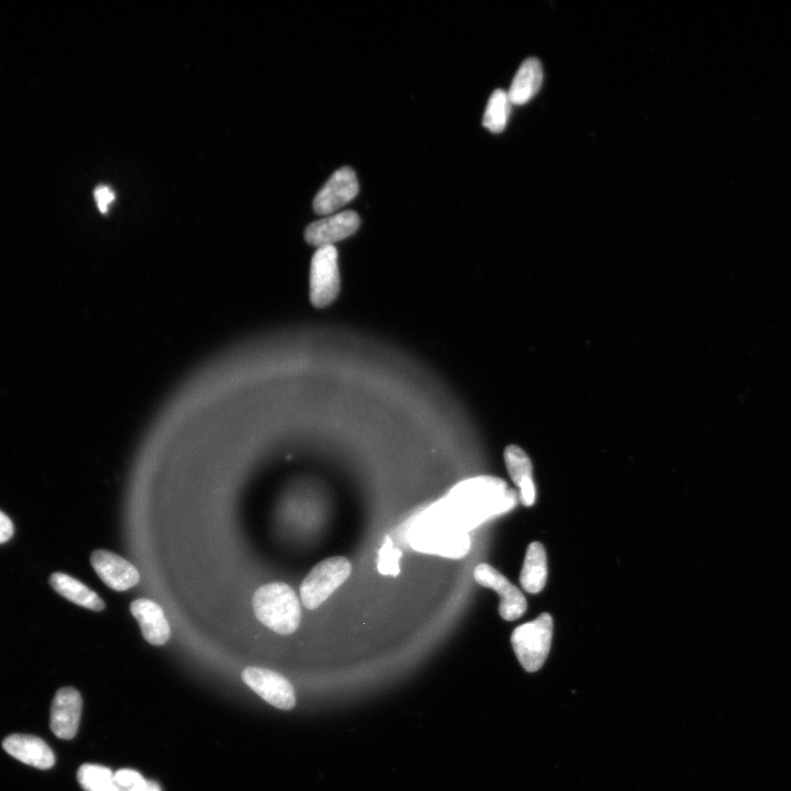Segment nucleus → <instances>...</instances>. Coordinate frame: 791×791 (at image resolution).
I'll use <instances>...</instances> for the list:
<instances>
[{
	"label": "nucleus",
	"mask_w": 791,
	"mask_h": 791,
	"mask_svg": "<svg viewBox=\"0 0 791 791\" xmlns=\"http://www.w3.org/2000/svg\"><path fill=\"white\" fill-rule=\"evenodd\" d=\"M255 617L278 634H292L299 628L302 608L291 586L272 583L260 587L253 597Z\"/></svg>",
	"instance_id": "nucleus-2"
},
{
	"label": "nucleus",
	"mask_w": 791,
	"mask_h": 791,
	"mask_svg": "<svg viewBox=\"0 0 791 791\" xmlns=\"http://www.w3.org/2000/svg\"><path fill=\"white\" fill-rule=\"evenodd\" d=\"M543 83V69L539 60L528 59L520 66L508 91L512 105H525L537 95Z\"/></svg>",
	"instance_id": "nucleus-16"
},
{
	"label": "nucleus",
	"mask_w": 791,
	"mask_h": 791,
	"mask_svg": "<svg viewBox=\"0 0 791 791\" xmlns=\"http://www.w3.org/2000/svg\"><path fill=\"white\" fill-rule=\"evenodd\" d=\"M511 106L508 93L497 89L488 100L483 120L484 127L495 133L503 132L508 124Z\"/></svg>",
	"instance_id": "nucleus-19"
},
{
	"label": "nucleus",
	"mask_w": 791,
	"mask_h": 791,
	"mask_svg": "<svg viewBox=\"0 0 791 791\" xmlns=\"http://www.w3.org/2000/svg\"><path fill=\"white\" fill-rule=\"evenodd\" d=\"M411 547L420 552L461 559L469 553L471 539L467 532L454 528L427 511L409 530Z\"/></svg>",
	"instance_id": "nucleus-3"
},
{
	"label": "nucleus",
	"mask_w": 791,
	"mask_h": 791,
	"mask_svg": "<svg viewBox=\"0 0 791 791\" xmlns=\"http://www.w3.org/2000/svg\"><path fill=\"white\" fill-rule=\"evenodd\" d=\"M91 564L99 578L116 592H126L140 582L137 568L113 552L95 551L91 556Z\"/></svg>",
	"instance_id": "nucleus-11"
},
{
	"label": "nucleus",
	"mask_w": 791,
	"mask_h": 791,
	"mask_svg": "<svg viewBox=\"0 0 791 791\" xmlns=\"http://www.w3.org/2000/svg\"><path fill=\"white\" fill-rule=\"evenodd\" d=\"M15 532L14 523L0 510V544L8 542L13 538Z\"/></svg>",
	"instance_id": "nucleus-24"
},
{
	"label": "nucleus",
	"mask_w": 791,
	"mask_h": 791,
	"mask_svg": "<svg viewBox=\"0 0 791 791\" xmlns=\"http://www.w3.org/2000/svg\"><path fill=\"white\" fill-rule=\"evenodd\" d=\"M50 584L55 592L77 606L97 612L106 608L103 599L94 590L68 574L54 573L50 577Z\"/></svg>",
	"instance_id": "nucleus-17"
},
{
	"label": "nucleus",
	"mask_w": 791,
	"mask_h": 791,
	"mask_svg": "<svg viewBox=\"0 0 791 791\" xmlns=\"http://www.w3.org/2000/svg\"><path fill=\"white\" fill-rule=\"evenodd\" d=\"M548 561L543 545L533 542L527 551L525 564L520 574V584L526 592L538 594L547 584Z\"/></svg>",
	"instance_id": "nucleus-18"
},
{
	"label": "nucleus",
	"mask_w": 791,
	"mask_h": 791,
	"mask_svg": "<svg viewBox=\"0 0 791 791\" xmlns=\"http://www.w3.org/2000/svg\"><path fill=\"white\" fill-rule=\"evenodd\" d=\"M504 456L512 482L520 489V503L523 506L531 507L536 501V487H534L533 467L529 456L517 445H509Z\"/></svg>",
	"instance_id": "nucleus-15"
},
{
	"label": "nucleus",
	"mask_w": 791,
	"mask_h": 791,
	"mask_svg": "<svg viewBox=\"0 0 791 791\" xmlns=\"http://www.w3.org/2000/svg\"><path fill=\"white\" fill-rule=\"evenodd\" d=\"M94 196L100 213L107 214L109 206L116 199L115 193L111 191L110 187L102 185L95 189Z\"/></svg>",
	"instance_id": "nucleus-22"
},
{
	"label": "nucleus",
	"mask_w": 791,
	"mask_h": 791,
	"mask_svg": "<svg viewBox=\"0 0 791 791\" xmlns=\"http://www.w3.org/2000/svg\"><path fill=\"white\" fill-rule=\"evenodd\" d=\"M143 779L139 772L133 770H120L115 773V782L119 791L135 786Z\"/></svg>",
	"instance_id": "nucleus-23"
},
{
	"label": "nucleus",
	"mask_w": 791,
	"mask_h": 791,
	"mask_svg": "<svg viewBox=\"0 0 791 791\" xmlns=\"http://www.w3.org/2000/svg\"><path fill=\"white\" fill-rule=\"evenodd\" d=\"M83 700L76 689L65 687L55 695L51 708L50 726L58 738L71 740L80 727Z\"/></svg>",
	"instance_id": "nucleus-10"
},
{
	"label": "nucleus",
	"mask_w": 791,
	"mask_h": 791,
	"mask_svg": "<svg viewBox=\"0 0 791 791\" xmlns=\"http://www.w3.org/2000/svg\"><path fill=\"white\" fill-rule=\"evenodd\" d=\"M352 565L343 556L330 557L317 564L300 586V598L304 607L315 610L320 607L350 577Z\"/></svg>",
	"instance_id": "nucleus-5"
},
{
	"label": "nucleus",
	"mask_w": 791,
	"mask_h": 791,
	"mask_svg": "<svg viewBox=\"0 0 791 791\" xmlns=\"http://www.w3.org/2000/svg\"><path fill=\"white\" fill-rule=\"evenodd\" d=\"M553 620L548 614L518 627L511 635L512 648L529 673L540 670L551 650Z\"/></svg>",
	"instance_id": "nucleus-4"
},
{
	"label": "nucleus",
	"mask_w": 791,
	"mask_h": 791,
	"mask_svg": "<svg viewBox=\"0 0 791 791\" xmlns=\"http://www.w3.org/2000/svg\"><path fill=\"white\" fill-rule=\"evenodd\" d=\"M77 779L85 791H119L115 774L105 766L84 764Z\"/></svg>",
	"instance_id": "nucleus-20"
},
{
	"label": "nucleus",
	"mask_w": 791,
	"mask_h": 791,
	"mask_svg": "<svg viewBox=\"0 0 791 791\" xmlns=\"http://www.w3.org/2000/svg\"><path fill=\"white\" fill-rule=\"evenodd\" d=\"M475 581L494 589L500 597L499 614L506 621H515L526 614L528 604L521 590L489 564H479L474 571Z\"/></svg>",
	"instance_id": "nucleus-7"
},
{
	"label": "nucleus",
	"mask_w": 791,
	"mask_h": 791,
	"mask_svg": "<svg viewBox=\"0 0 791 791\" xmlns=\"http://www.w3.org/2000/svg\"><path fill=\"white\" fill-rule=\"evenodd\" d=\"M340 292L338 251L333 245L319 248L311 261L310 300L317 308H325Z\"/></svg>",
	"instance_id": "nucleus-6"
},
{
	"label": "nucleus",
	"mask_w": 791,
	"mask_h": 791,
	"mask_svg": "<svg viewBox=\"0 0 791 791\" xmlns=\"http://www.w3.org/2000/svg\"><path fill=\"white\" fill-rule=\"evenodd\" d=\"M360 225V217L355 211H343V213L332 215L309 225L305 232V239L315 247H329V245L354 235Z\"/></svg>",
	"instance_id": "nucleus-12"
},
{
	"label": "nucleus",
	"mask_w": 791,
	"mask_h": 791,
	"mask_svg": "<svg viewBox=\"0 0 791 791\" xmlns=\"http://www.w3.org/2000/svg\"><path fill=\"white\" fill-rule=\"evenodd\" d=\"M401 556H403V553H401L399 549L394 548L392 539L385 537L382 548L380 552H378V572L382 575L398 576L400 573L399 560Z\"/></svg>",
	"instance_id": "nucleus-21"
},
{
	"label": "nucleus",
	"mask_w": 791,
	"mask_h": 791,
	"mask_svg": "<svg viewBox=\"0 0 791 791\" xmlns=\"http://www.w3.org/2000/svg\"><path fill=\"white\" fill-rule=\"evenodd\" d=\"M519 494L503 479L482 476L456 485L447 498L426 511L456 529L469 531L514 508Z\"/></svg>",
	"instance_id": "nucleus-1"
},
{
	"label": "nucleus",
	"mask_w": 791,
	"mask_h": 791,
	"mask_svg": "<svg viewBox=\"0 0 791 791\" xmlns=\"http://www.w3.org/2000/svg\"><path fill=\"white\" fill-rule=\"evenodd\" d=\"M133 617L139 622L143 638L152 645H164L171 638V628L163 609L154 601L140 598L130 606Z\"/></svg>",
	"instance_id": "nucleus-13"
},
{
	"label": "nucleus",
	"mask_w": 791,
	"mask_h": 791,
	"mask_svg": "<svg viewBox=\"0 0 791 791\" xmlns=\"http://www.w3.org/2000/svg\"><path fill=\"white\" fill-rule=\"evenodd\" d=\"M147 791H162V790H161V787L157 783L149 782V787H148Z\"/></svg>",
	"instance_id": "nucleus-25"
},
{
	"label": "nucleus",
	"mask_w": 791,
	"mask_h": 791,
	"mask_svg": "<svg viewBox=\"0 0 791 791\" xmlns=\"http://www.w3.org/2000/svg\"><path fill=\"white\" fill-rule=\"evenodd\" d=\"M242 679L266 703L282 710H291L295 707V690L281 674L265 668L248 667L243 671Z\"/></svg>",
	"instance_id": "nucleus-8"
},
{
	"label": "nucleus",
	"mask_w": 791,
	"mask_h": 791,
	"mask_svg": "<svg viewBox=\"0 0 791 791\" xmlns=\"http://www.w3.org/2000/svg\"><path fill=\"white\" fill-rule=\"evenodd\" d=\"M3 746L4 750L16 760L39 770H50L55 764V756L50 746L32 735H10L5 739Z\"/></svg>",
	"instance_id": "nucleus-14"
},
{
	"label": "nucleus",
	"mask_w": 791,
	"mask_h": 791,
	"mask_svg": "<svg viewBox=\"0 0 791 791\" xmlns=\"http://www.w3.org/2000/svg\"><path fill=\"white\" fill-rule=\"evenodd\" d=\"M359 181L350 167H342L334 173L314 200L318 215L327 216L351 202L359 194Z\"/></svg>",
	"instance_id": "nucleus-9"
}]
</instances>
